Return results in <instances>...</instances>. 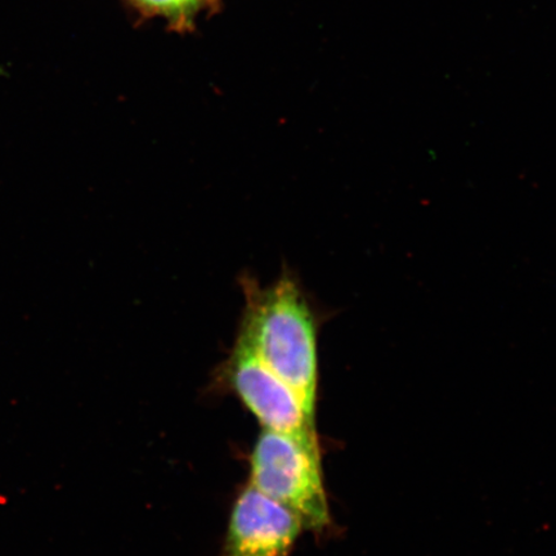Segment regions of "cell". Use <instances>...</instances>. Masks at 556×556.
<instances>
[{
	"label": "cell",
	"mask_w": 556,
	"mask_h": 556,
	"mask_svg": "<svg viewBox=\"0 0 556 556\" xmlns=\"http://www.w3.org/2000/svg\"><path fill=\"white\" fill-rule=\"evenodd\" d=\"M241 289L245 305L236 340L293 389L315 419L321 313L288 268L269 287L241 277Z\"/></svg>",
	"instance_id": "1"
},
{
	"label": "cell",
	"mask_w": 556,
	"mask_h": 556,
	"mask_svg": "<svg viewBox=\"0 0 556 556\" xmlns=\"http://www.w3.org/2000/svg\"><path fill=\"white\" fill-rule=\"evenodd\" d=\"M249 463V485L295 513L305 530L330 525L319 446L263 429Z\"/></svg>",
	"instance_id": "2"
},
{
	"label": "cell",
	"mask_w": 556,
	"mask_h": 556,
	"mask_svg": "<svg viewBox=\"0 0 556 556\" xmlns=\"http://www.w3.org/2000/svg\"><path fill=\"white\" fill-rule=\"evenodd\" d=\"M226 380L263 429L319 446L315 419L288 384L236 340L225 366Z\"/></svg>",
	"instance_id": "3"
},
{
	"label": "cell",
	"mask_w": 556,
	"mask_h": 556,
	"mask_svg": "<svg viewBox=\"0 0 556 556\" xmlns=\"http://www.w3.org/2000/svg\"><path fill=\"white\" fill-rule=\"evenodd\" d=\"M303 531L295 513L248 484L233 504L222 556H290Z\"/></svg>",
	"instance_id": "4"
},
{
	"label": "cell",
	"mask_w": 556,
	"mask_h": 556,
	"mask_svg": "<svg viewBox=\"0 0 556 556\" xmlns=\"http://www.w3.org/2000/svg\"><path fill=\"white\" fill-rule=\"evenodd\" d=\"M135 13L137 21L163 20L166 29L177 34L197 30L198 21L214 15L222 0H121Z\"/></svg>",
	"instance_id": "5"
}]
</instances>
